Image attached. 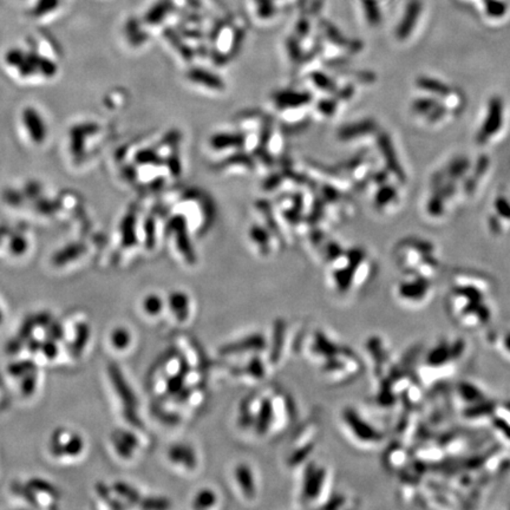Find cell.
Returning a JSON list of instances; mask_svg holds the SVG:
<instances>
[{
    "label": "cell",
    "mask_w": 510,
    "mask_h": 510,
    "mask_svg": "<svg viewBox=\"0 0 510 510\" xmlns=\"http://www.w3.org/2000/svg\"><path fill=\"white\" fill-rule=\"evenodd\" d=\"M4 322V313L3 311H1V308H0V325L3 324Z\"/></svg>",
    "instance_id": "63"
},
{
    "label": "cell",
    "mask_w": 510,
    "mask_h": 510,
    "mask_svg": "<svg viewBox=\"0 0 510 510\" xmlns=\"http://www.w3.org/2000/svg\"><path fill=\"white\" fill-rule=\"evenodd\" d=\"M167 459L180 473L193 474L199 469V455L195 449L187 443L171 445L167 452Z\"/></svg>",
    "instance_id": "22"
},
{
    "label": "cell",
    "mask_w": 510,
    "mask_h": 510,
    "mask_svg": "<svg viewBox=\"0 0 510 510\" xmlns=\"http://www.w3.org/2000/svg\"><path fill=\"white\" fill-rule=\"evenodd\" d=\"M34 315L38 327H48V326L53 322V320H52V315H50L49 312H41V313Z\"/></svg>",
    "instance_id": "60"
},
{
    "label": "cell",
    "mask_w": 510,
    "mask_h": 510,
    "mask_svg": "<svg viewBox=\"0 0 510 510\" xmlns=\"http://www.w3.org/2000/svg\"><path fill=\"white\" fill-rule=\"evenodd\" d=\"M380 131L378 124L374 120H362L345 126L338 131V140L342 143H359L367 138L377 140Z\"/></svg>",
    "instance_id": "24"
},
{
    "label": "cell",
    "mask_w": 510,
    "mask_h": 510,
    "mask_svg": "<svg viewBox=\"0 0 510 510\" xmlns=\"http://www.w3.org/2000/svg\"><path fill=\"white\" fill-rule=\"evenodd\" d=\"M165 308L178 325L188 324L192 319L193 302L187 292L173 291L165 298Z\"/></svg>",
    "instance_id": "26"
},
{
    "label": "cell",
    "mask_w": 510,
    "mask_h": 510,
    "mask_svg": "<svg viewBox=\"0 0 510 510\" xmlns=\"http://www.w3.org/2000/svg\"><path fill=\"white\" fill-rule=\"evenodd\" d=\"M70 432L66 428H58L52 434L49 450L53 457H63V444Z\"/></svg>",
    "instance_id": "45"
},
{
    "label": "cell",
    "mask_w": 510,
    "mask_h": 510,
    "mask_svg": "<svg viewBox=\"0 0 510 510\" xmlns=\"http://www.w3.org/2000/svg\"><path fill=\"white\" fill-rule=\"evenodd\" d=\"M239 360H241L239 364L230 367V376L233 379L243 383L257 384L267 376L270 365L266 358H262V355H255Z\"/></svg>",
    "instance_id": "18"
},
{
    "label": "cell",
    "mask_w": 510,
    "mask_h": 510,
    "mask_svg": "<svg viewBox=\"0 0 510 510\" xmlns=\"http://www.w3.org/2000/svg\"><path fill=\"white\" fill-rule=\"evenodd\" d=\"M11 489L17 496L24 499L25 502H28L30 506L34 508H41V504L38 502L37 497L34 495V490L28 484H21L19 482L12 483Z\"/></svg>",
    "instance_id": "48"
},
{
    "label": "cell",
    "mask_w": 510,
    "mask_h": 510,
    "mask_svg": "<svg viewBox=\"0 0 510 510\" xmlns=\"http://www.w3.org/2000/svg\"><path fill=\"white\" fill-rule=\"evenodd\" d=\"M327 479L329 471L325 466L312 461L306 463L299 490V502L302 507H313L315 504H319V507L322 506V496L325 491Z\"/></svg>",
    "instance_id": "12"
},
{
    "label": "cell",
    "mask_w": 510,
    "mask_h": 510,
    "mask_svg": "<svg viewBox=\"0 0 510 510\" xmlns=\"http://www.w3.org/2000/svg\"><path fill=\"white\" fill-rule=\"evenodd\" d=\"M37 327V324H36V320H34V315H29L25 318L24 322L21 324V327H19V331H18L17 336L21 342H28L30 338H31L32 335H34V329Z\"/></svg>",
    "instance_id": "54"
},
{
    "label": "cell",
    "mask_w": 510,
    "mask_h": 510,
    "mask_svg": "<svg viewBox=\"0 0 510 510\" xmlns=\"http://www.w3.org/2000/svg\"><path fill=\"white\" fill-rule=\"evenodd\" d=\"M84 439L79 434H73L70 432L64 444H63V456H68V457H76L81 455L84 450Z\"/></svg>",
    "instance_id": "42"
},
{
    "label": "cell",
    "mask_w": 510,
    "mask_h": 510,
    "mask_svg": "<svg viewBox=\"0 0 510 510\" xmlns=\"http://www.w3.org/2000/svg\"><path fill=\"white\" fill-rule=\"evenodd\" d=\"M363 364L352 350L342 345V349L329 359L320 363L322 376L333 383H345L359 376Z\"/></svg>",
    "instance_id": "11"
},
{
    "label": "cell",
    "mask_w": 510,
    "mask_h": 510,
    "mask_svg": "<svg viewBox=\"0 0 510 510\" xmlns=\"http://www.w3.org/2000/svg\"><path fill=\"white\" fill-rule=\"evenodd\" d=\"M90 336H91V327L88 322H79L78 325L76 326L75 336L70 344V352L72 356L76 358L82 356L89 342Z\"/></svg>",
    "instance_id": "37"
},
{
    "label": "cell",
    "mask_w": 510,
    "mask_h": 510,
    "mask_svg": "<svg viewBox=\"0 0 510 510\" xmlns=\"http://www.w3.org/2000/svg\"><path fill=\"white\" fill-rule=\"evenodd\" d=\"M24 345L25 342H21L18 337H14L12 340L7 342L5 350H6V352L9 353V355H16V353L19 352V351L23 349V346Z\"/></svg>",
    "instance_id": "59"
},
{
    "label": "cell",
    "mask_w": 510,
    "mask_h": 510,
    "mask_svg": "<svg viewBox=\"0 0 510 510\" xmlns=\"http://www.w3.org/2000/svg\"><path fill=\"white\" fill-rule=\"evenodd\" d=\"M405 450L402 449L401 447H391V448L387 449V455H385V459H384V462H385V466L389 468V469H396V468H401L402 464L405 461Z\"/></svg>",
    "instance_id": "47"
},
{
    "label": "cell",
    "mask_w": 510,
    "mask_h": 510,
    "mask_svg": "<svg viewBox=\"0 0 510 510\" xmlns=\"http://www.w3.org/2000/svg\"><path fill=\"white\" fill-rule=\"evenodd\" d=\"M25 248H26V245H25L24 241L21 239H18L17 241H14V243H12V250H14V253L17 254H21L24 252Z\"/></svg>",
    "instance_id": "62"
},
{
    "label": "cell",
    "mask_w": 510,
    "mask_h": 510,
    "mask_svg": "<svg viewBox=\"0 0 510 510\" xmlns=\"http://www.w3.org/2000/svg\"><path fill=\"white\" fill-rule=\"evenodd\" d=\"M110 342L117 351H126L133 342V335L127 327L117 326L110 333Z\"/></svg>",
    "instance_id": "41"
},
{
    "label": "cell",
    "mask_w": 510,
    "mask_h": 510,
    "mask_svg": "<svg viewBox=\"0 0 510 510\" xmlns=\"http://www.w3.org/2000/svg\"><path fill=\"white\" fill-rule=\"evenodd\" d=\"M414 84L422 93L436 98L450 113L459 115L466 108L464 93L441 79L430 76H419L414 81Z\"/></svg>",
    "instance_id": "10"
},
{
    "label": "cell",
    "mask_w": 510,
    "mask_h": 510,
    "mask_svg": "<svg viewBox=\"0 0 510 510\" xmlns=\"http://www.w3.org/2000/svg\"><path fill=\"white\" fill-rule=\"evenodd\" d=\"M267 342L268 338L262 333H250L221 346L219 355L227 359H243L255 355H264L267 350Z\"/></svg>",
    "instance_id": "16"
},
{
    "label": "cell",
    "mask_w": 510,
    "mask_h": 510,
    "mask_svg": "<svg viewBox=\"0 0 510 510\" xmlns=\"http://www.w3.org/2000/svg\"><path fill=\"white\" fill-rule=\"evenodd\" d=\"M401 187L397 181L390 180L382 185L367 189L372 194V203L378 212L387 214L394 212L401 203Z\"/></svg>",
    "instance_id": "19"
},
{
    "label": "cell",
    "mask_w": 510,
    "mask_h": 510,
    "mask_svg": "<svg viewBox=\"0 0 510 510\" xmlns=\"http://www.w3.org/2000/svg\"><path fill=\"white\" fill-rule=\"evenodd\" d=\"M488 227L494 235H502L510 230V188L504 189L494 200Z\"/></svg>",
    "instance_id": "20"
},
{
    "label": "cell",
    "mask_w": 510,
    "mask_h": 510,
    "mask_svg": "<svg viewBox=\"0 0 510 510\" xmlns=\"http://www.w3.org/2000/svg\"><path fill=\"white\" fill-rule=\"evenodd\" d=\"M392 295L396 304L407 311H421L432 304L435 284L417 274L405 273L394 284Z\"/></svg>",
    "instance_id": "5"
},
{
    "label": "cell",
    "mask_w": 510,
    "mask_h": 510,
    "mask_svg": "<svg viewBox=\"0 0 510 510\" xmlns=\"http://www.w3.org/2000/svg\"><path fill=\"white\" fill-rule=\"evenodd\" d=\"M506 126V103L501 96L490 97L486 103V113L476 134L479 147H488L504 133Z\"/></svg>",
    "instance_id": "13"
},
{
    "label": "cell",
    "mask_w": 510,
    "mask_h": 510,
    "mask_svg": "<svg viewBox=\"0 0 510 510\" xmlns=\"http://www.w3.org/2000/svg\"><path fill=\"white\" fill-rule=\"evenodd\" d=\"M83 250H84V248L82 246L68 247L66 250H63L62 252H59L58 254H56L55 257H53V264H55V266H63L68 261L73 260L76 257H79L83 253Z\"/></svg>",
    "instance_id": "49"
},
{
    "label": "cell",
    "mask_w": 510,
    "mask_h": 510,
    "mask_svg": "<svg viewBox=\"0 0 510 510\" xmlns=\"http://www.w3.org/2000/svg\"><path fill=\"white\" fill-rule=\"evenodd\" d=\"M115 432L120 436L121 439H123L124 442L127 443L128 445H131L135 452H136L137 449L141 448L140 439L135 435L134 432H129L127 429H117Z\"/></svg>",
    "instance_id": "57"
},
{
    "label": "cell",
    "mask_w": 510,
    "mask_h": 510,
    "mask_svg": "<svg viewBox=\"0 0 510 510\" xmlns=\"http://www.w3.org/2000/svg\"><path fill=\"white\" fill-rule=\"evenodd\" d=\"M340 418L346 434L360 448H378L385 442V432L363 416V414H360L357 409L352 407L344 409Z\"/></svg>",
    "instance_id": "8"
},
{
    "label": "cell",
    "mask_w": 510,
    "mask_h": 510,
    "mask_svg": "<svg viewBox=\"0 0 510 510\" xmlns=\"http://www.w3.org/2000/svg\"><path fill=\"white\" fill-rule=\"evenodd\" d=\"M507 4L502 0H488L483 6V14L490 21H500L507 14Z\"/></svg>",
    "instance_id": "43"
},
{
    "label": "cell",
    "mask_w": 510,
    "mask_h": 510,
    "mask_svg": "<svg viewBox=\"0 0 510 510\" xmlns=\"http://www.w3.org/2000/svg\"><path fill=\"white\" fill-rule=\"evenodd\" d=\"M36 370V364L31 360H21V362H14L7 367V372L14 377H21L29 374L30 371Z\"/></svg>",
    "instance_id": "53"
},
{
    "label": "cell",
    "mask_w": 510,
    "mask_h": 510,
    "mask_svg": "<svg viewBox=\"0 0 510 510\" xmlns=\"http://www.w3.org/2000/svg\"><path fill=\"white\" fill-rule=\"evenodd\" d=\"M41 352L49 360H55L59 355L58 342L52 340H46L41 342Z\"/></svg>",
    "instance_id": "55"
},
{
    "label": "cell",
    "mask_w": 510,
    "mask_h": 510,
    "mask_svg": "<svg viewBox=\"0 0 510 510\" xmlns=\"http://www.w3.org/2000/svg\"><path fill=\"white\" fill-rule=\"evenodd\" d=\"M287 342V324L285 320H277L273 324L271 337L268 338L266 360L270 367H277L284 356L285 347Z\"/></svg>",
    "instance_id": "28"
},
{
    "label": "cell",
    "mask_w": 510,
    "mask_h": 510,
    "mask_svg": "<svg viewBox=\"0 0 510 510\" xmlns=\"http://www.w3.org/2000/svg\"><path fill=\"white\" fill-rule=\"evenodd\" d=\"M26 346H28L29 351L34 355V353L39 352L41 351V342L39 340H34V338H30V340L26 342Z\"/></svg>",
    "instance_id": "61"
},
{
    "label": "cell",
    "mask_w": 510,
    "mask_h": 510,
    "mask_svg": "<svg viewBox=\"0 0 510 510\" xmlns=\"http://www.w3.org/2000/svg\"><path fill=\"white\" fill-rule=\"evenodd\" d=\"M411 113L430 127L437 128L455 120L456 115L445 109L439 101L429 95L414 98L411 103Z\"/></svg>",
    "instance_id": "15"
},
{
    "label": "cell",
    "mask_w": 510,
    "mask_h": 510,
    "mask_svg": "<svg viewBox=\"0 0 510 510\" xmlns=\"http://www.w3.org/2000/svg\"><path fill=\"white\" fill-rule=\"evenodd\" d=\"M232 479L243 500L252 502L257 499V479L253 468L250 464L245 462L238 463L232 470Z\"/></svg>",
    "instance_id": "27"
},
{
    "label": "cell",
    "mask_w": 510,
    "mask_h": 510,
    "mask_svg": "<svg viewBox=\"0 0 510 510\" xmlns=\"http://www.w3.org/2000/svg\"><path fill=\"white\" fill-rule=\"evenodd\" d=\"M473 165L474 162L469 158L461 155V156H456L455 158H452V161L449 162L444 168L441 169V173L448 181L454 182L456 185H461V188L463 190V185H464L468 176H469L470 171L473 169Z\"/></svg>",
    "instance_id": "33"
},
{
    "label": "cell",
    "mask_w": 510,
    "mask_h": 510,
    "mask_svg": "<svg viewBox=\"0 0 510 510\" xmlns=\"http://www.w3.org/2000/svg\"><path fill=\"white\" fill-rule=\"evenodd\" d=\"M95 489H96L97 495L102 499L103 502H106L108 504V507L111 508V509L126 508V506L122 502L117 500L116 497H113V489H110L109 486H106L104 483H96Z\"/></svg>",
    "instance_id": "46"
},
{
    "label": "cell",
    "mask_w": 510,
    "mask_h": 510,
    "mask_svg": "<svg viewBox=\"0 0 510 510\" xmlns=\"http://www.w3.org/2000/svg\"><path fill=\"white\" fill-rule=\"evenodd\" d=\"M48 338L57 342H62L66 338V331L61 322H52L48 326Z\"/></svg>",
    "instance_id": "58"
},
{
    "label": "cell",
    "mask_w": 510,
    "mask_h": 510,
    "mask_svg": "<svg viewBox=\"0 0 510 510\" xmlns=\"http://www.w3.org/2000/svg\"><path fill=\"white\" fill-rule=\"evenodd\" d=\"M111 489H113V493L122 497L123 500H126V502L131 504V506H138L142 499H143V496L141 495L140 491L135 486H131L128 483L122 482V481H117V482L113 483Z\"/></svg>",
    "instance_id": "39"
},
{
    "label": "cell",
    "mask_w": 510,
    "mask_h": 510,
    "mask_svg": "<svg viewBox=\"0 0 510 510\" xmlns=\"http://www.w3.org/2000/svg\"><path fill=\"white\" fill-rule=\"evenodd\" d=\"M110 439H111V443H113L115 452H117V455L120 456V457H122L123 459H131L134 457V449L131 448V445H128L127 443L124 442L123 439H121L116 432H113Z\"/></svg>",
    "instance_id": "50"
},
{
    "label": "cell",
    "mask_w": 510,
    "mask_h": 510,
    "mask_svg": "<svg viewBox=\"0 0 510 510\" xmlns=\"http://www.w3.org/2000/svg\"><path fill=\"white\" fill-rule=\"evenodd\" d=\"M452 209L442 193L430 189L428 200L425 203V213L432 220H442Z\"/></svg>",
    "instance_id": "36"
},
{
    "label": "cell",
    "mask_w": 510,
    "mask_h": 510,
    "mask_svg": "<svg viewBox=\"0 0 510 510\" xmlns=\"http://www.w3.org/2000/svg\"><path fill=\"white\" fill-rule=\"evenodd\" d=\"M295 417V403L282 391L268 390L248 394L239 407L238 424L264 439L291 424Z\"/></svg>",
    "instance_id": "2"
},
{
    "label": "cell",
    "mask_w": 510,
    "mask_h": 510,
    "mask_svg": "<svg viewBox=\"0 0 510 510\" xmlns=\"http://www.w3.org/2000/svg\"><path fill=\"white\" fill-rule=\"evenodd\" d=\"M347 504H349V501H347V497L344 496V495H337V494H335V495H332V496L330 497L329 500L325 501V504H322L320 506V508H322V509H342V508H345L346 506H347Z\"/></svg>",
    "instance_id": "56"
},
{
    "label": "cell",
    "mask_w": 510,
    "mask_h": 510,
    "mask_svg": "<svg viewBox=\"0 0 510 510\" xmlns=\"http://www.w3.org/2000/svg\"><path fill=\"white\" fill-rule=\"evenodd\" d=\"M108 376H109L110 382L113 384V390L123 404V409L137 410L138 401H137L136 394L117 364L110 363L108 365Z\"/></svg>",
    "instance_id": "29"
},
{
    "label": "cell",
    "mask_w": 510,
    "mask_h": 510,
    "mask_svg": "<svg viewBox=\"0 0 510 510\" xmlns=\"http://www.w3.org/2000/svg\"><path fill=\"white\" fill-rule=\"evenodd\" d=\"M342 344L330 340L325 333L317 331L312 335L308 344V353L315 362L320 364L324 360L329 359L330 357L335 356L342 349Z\"/></svg>",
    "instance_id": "31"
},
{
    "label": "cell",
    "mask_w": 510,
    "mask_h": 510,
    "mask_svg": "<svg viewBox=\"0 0 510 510\" xmlns=\"http://www.w3.org/2000/svg\"><path fill=\"white\" fill-rule=\"evenodd\" d=\"M490 168H491V161L486 155H481L476 161L474 162L473 169L463 185V194L466 200L471 199L479 192L486 178H488Z\"/></svg>",
    "instance_id": "30"
},
{
    "label": "cell",
    "mask_w": 510,
    "mask_h": 510,
    "mask_svg": "<svg viewBox=\"0 0 510 510\" xmlns=\"http://www.w3.org/2000/svg\"><path fill=\"white\" fill-rule=\"evenodd\" d=\"M185 82L201 93H213V95L223 93L226 89L225 83L220 77L203 68H193L188 70L185 73Z\"/></svg>",
    "instance_id": "25"
},
{
    "label": "cell",
    "mask_w": 510,
    "mask_h": 510,
    "mask_svg": "<svg viewBox=\"0 0 510 510\" xmlns=\"http://www.w3.org/2000/svg\"><path fill=\"white\" fill-rule=\"evenodd\" d=\"M178 207L180 213L176 215L181 216L185 221L190 218L187 226L192 235L203 237L214 221V208L208 196L200 190H189L180 196Z\"/></svg>",
    "instance_id": "6"
},
{
    "label": "cell",
    "mask_w": 510,
    "mask_h": 510,
    "mask_svg": "<svg viewBox=\"0 0 510 510\" xmlns=\"http://www.w3.org/2000/svg\"><path fill=\"white\" fill-rule=\"evenodd\" d=\"M495 292L496 285L489 275L475 270H456L445 295L447 315L466 331L488 329L496 317Z\"/></svg>",
    "instance_id": "1"
},
{
    "label": "cell",
    "mask_w": 510,
    "mask_h": 510,
    "mask_svg": "<svg viewBox=\"0 0 510 510\" xmlns=\"http://www.w3.org/2000/svg\"><path fill=\"white\" fill-rule=\"evenodd\" d=\"M38 374L37 369L32 370L29 374L21 377V391L23 396L30 397L34 394L36 387H37Z\"/></svg>",
    "instance_id": "52"
},
{
    "label": "cell",
    "mask_w": 510,
    "mask_h": 510,
    "mask_svg": "<svg viewBox=\"0 0 510 510\" xmlns=\"http://www.w3.org/2000/svg\"><path fill=\"white\" fill-rule=\"evenodd\" d=\"M167 235L174 247L175 253L182 264L185 266H194L198 261L195 250L193 247L192 233L189 230L185 220L181 216L175 215L168 223Z\"/></svg>",
    "instance_id": "14"
},
{
    "label": "cell",
    "mask_w": 510,
    "mask_h": 510,
    "mask_svg": "<svg viewBox=\"0 0 510 510\" xmlns=\"http://www.w3.org/2000/svg\"><path fill=\"white\" fill-rule=\"evenodd\" d=\"M138 506L146 510H165L171 507L170 501L160 496L143 497Z\"/></svg>",
    "instance_id": "51"
},
{
    "label": "cell",
    "mask_w": 510,
    "mask_h": 510,
    "mask_svg": "<svg viewBox=\"0 0 510 510\" xmlns=\"http://www.w3.org/2000/svg\"><path fill=\"white\" fill-rule=\"evenodd\" d=\"M182 356L185 357V362L193 370H200L205 372V358L203 350L200 349L199 344H196L189 338H181L176 346Z\"/></svg>",
    "instance_id": "34"
},
{
    "label": "cell",
    "mask_w": 510,
    "mask_h": 510,
    "mask_svg": "<svg viewBox=\"0 0 510 510\" xmlns=\"http://www.w3.org/2000/svg\"><path fill=\"white\" fill-rule=\"evenodd\" d=\"M28 486L34 490V493L38 491V493L45 494L48 496L53 497V499H58L61 496L59 490L46 479L34 477V479H29Z\"/></svg>",
    "instance_id": "44"
},
{
    "label": "cell",
    "mask_w": 510,
    "mask_h": 510,
    "mask_svg": "<svg viewBox=\"0 0 510 510\" xmlns=\"http://www.w3.org/2000/svg\"><path fill=\"white\" fill-rule=\"evenodd\" d=\"M423 14H424V6L422 0H410L408 5L405 6L401 21L396 26V31H394L396 39L399 41H409L417 30Z\"/></svg>",
    "instance_id": "23"
},
{
    "label": "cell",
    "mask_w": 510,
    "mask_h": 510,
    "mask_svg": "<svg viewBox=\"0 0 510 510\" xmlns=\"http://www.w3.org/2000/svg\"><path fill=\"white\" fill-rule=\"evenodd\" d=\"M376 142L377 147L379 149L380 158L384 162V168L387 169L402 185H404L408 178L390 136L380 133Z\"/></svg>",
    "instance_id": "21"
},
{
    "label": "cell",
    "mask_w": 510,
    "mask_h": 510,
    "mask_svg": "<svg viewBox=\"0 0 510 510\" xmlns=\"http://www.w3.org/2000/svg\"><path fill=\"white\" fill-rule=\"evenodd\" d=\"M313 93L281 90L272 95L271 106L273 113L285 126H300L310 113L312 116Z\"/></svg>",
    "instance_id": "7"
},
{
    "label": "cell",
    "mask_w": 510,
    "mask_h": 510,
    "mask_svg": "<svg viewBox=\"0 0 510 510\" xmlns=\"http://www.w3.org/2000/svg\"><path fill=\"white\" fill-rule=\"evenodd\" d=\"M142 310L148 317H151V318L160 317L167 310L165 299L162 298L161 295H156V293L146 295L143 302H142Z\"/></svg>",
    "instance_id": "40"
},
{
    "label": "cell",
    "mask_w": 510,
    "mask_h": 510,
    "mask_svg": "<svg viewBox=\"0 0 510 510\" xmlns=\"http://www.w3.org/2000/svg\"><path fill=\"white\" fill-rule=\"evenodd\" d=\"M435 243L422 238H405L394 246V260L402 273H414L428 257L437 255Z\"/></svg>",
    "instance_id": "9"
},
{
    "label": "cell",
    "mask_w": 510,
    "mask_h": 510,
    "mask_svg": "<svg viewBox=\"0 0 510 510\" xmlns=\"http://www.w3.org/2000/svg\"><path fill=\"white\" fill-rule=\"evenodd\" d=\"M468 345L462 338L445 337L432 346L418 363L416 377L423 385H432L455 376L466 362Z\"/></svg>",
    "instance_id": "3"
},
{
    "label": "cell",
    "mask_w": 510,
    "mask_h": 510,
    "mask_svg": "<svg viewBox=\"0 0 510 510\" xmlns=\"http://www.w3.org/2000/svg\"><path fill=\"white\" fill-rule=\"evenodd\" d=\"M219 504V495L212 488L198 490L193 497L192 508L196 510H208L215 508Z\"/></svg>",
    "instance_id": "38"
},
{
    "label": "cell",
    "mask_w": 510,
    "mask_h": 510,
    "mask_svg": "<svg viewBox=\"0 0 510 510\" xmlns=\"http://www.w3.org/2000/svg\"><path fill=\"white\" fill-rule=\"evenodd\" d=\"M332 287L340 295H349L369 284L374 275V264L370 254L362 247H352L327 264Z\"/></svg>",
    "instance_id": "4"
},
{
    "label": "cell",
    "mask_w": 510,
    "mask_h": 510,
    "mask_svg": "<svg viewBox=\"0 0 510 510\" xmlns=\"http://www.w3.org/2000/svg\"><path fill=\"white\" fill-rule=\"evenodd\" d=\"M317 434H318V429L315 423H310L298 432V435L295 436L291 450L286 457V464L290 468L295 469L305 466L310 461V457L315 452L317 445Z\"/></svg>",
    "instance_id": "17"
},
{
    "label": "cell",
    "mask_w": 510,
    "mask_h": 510,
    "mask_svg": "<svg viewBox=\"0 0 510 510\" xmlns=\"http://www.w3.org/2000/svg\"><path fill=\"white\" fill-rule=\"evenodd\" d=\"M488 344L497 356L510 363V327L493 330L488 335Z\"/></svg>",
    "instance_id": "35"
},
{
    "label": "cell",
    "mask_w": 510,
    "mask_h": 510,
    "mask_svg": "<svg viewBox=\"0 0 510 510\" xmlns=\"http://www.w3.org/2000/svg\"><path fill=\"white\" fill-rule=\"evenodd\" d=\"M367 350L372 360V367L377 377H384L385 369L390 365V353L389 346L384 344V340L379 337H372L367 340Z\"/></svg>",
    "instance_id": "32"
}]
</instances>
